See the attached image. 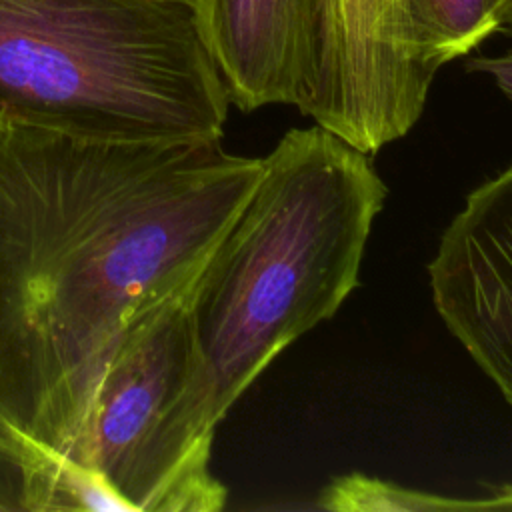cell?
I'll return each instance as SVG.
<instances>
[{
	"label": "cell",
	"instance_id": "6da1fadb",
	"mask_svg": "<svg viewBox=\"0 0 512 512\" xmlns=\"http://www.w3.org/2000/svg\"><path fill=\"white\" fill-rule=\"evenodd\" d=\"M260 172L262 158L220 140L102 142L0 122V412L80 468L116 344L200 274Z\"/></svg>",
	"mask_w": 512,
	"mask_h": 512
},
{
	"label": "cell",
	"instance_id": "7a4b0ae2",
	"mask_svg": "<svg viewBox=\"0 0 512 512\" xmlns=\"http://www.w3.org/2000/svg\"><path fill=\"white\" fill-rule=\"evenodd\" d=\"M386 184L368 154L314 124L288 130L192 288L202 418L242 392L360 284Z\"/></svg>",
	"mask_w": 512,
	"mask_h": 512
},
{
	"label": "cell",
	"instance_id": "3957f363",
	"mask_svg": "<svg viewBox=\"0 0 512 512\" xmlns=\"http://www.w3.org/2000/svg\"><path fill=\"white\" fill-rule=\"evenodd\" d=\"M194 0H0V122L86 140H222Z\"/></svg>",
	"mask_w": 512,
	"mask_h": 512
},
{
	"label": "cell",
	"instance_id": "277c9868",
	"mask_svg": "<svg viewBox=\"0 0 512 512\" xmlns=\"http://www.w3.org/2000/svg\"><path fill=\"white\" fill-rule=\"evenodd\" d=\"M194 280L124 332L90 402L78 464L122 510L216 512L226 504L210 470L214 430L198 400Z\"/></svg>",
	"mask_w": 512,
	"mask_h": 512
},
{
	"label": "cell",
	"instance_id": "5b68a950",
	"mask_svg": "<svg viewBox=\"0 0 512 512\" xmlns=\"http://www.w3.org/2000/svg\"><path fill=\"white\" fill-rule=\"evenodd\" d=\"M434 76L406 0H322L318 76L302 114L374 154L418 122Z\"/></svg>",
	"mask_w": 512,
	"mask_h": 512
},
{
	"label": "cell",
	"instance_id": "8992f818",
	"mask_svg": "<svg viewBox=\"0 0 512 512\" xmlns=\"http://www.w3.org/2000/svg\"><path fill=\"white\" fill-rule=\"evenodd\" d=\"M428 274L436 312L512 406V166L466 196Z\"/></svg>",
	"mask_w": 512,
	"mask_h": 512
},
{
	"label": "cell",
	"instance_id": "52a82bcc",
	"mask_svg": "<svg viewBox=\"0 0 512 512\" xmlns=\"http://www.w3.org/2000/svg\"><path fill=\"white\" fill-rule=\"evenodd\" d=\"M202 38L242 112L308 106L320 58L322 0H194Z\"/></svg>",
	"mask_w": 512,
	"mask_h": 512
},
{
	"label": "cell",
	"instance_id": "ba28073f",
	"mask_svg": "<svg viewBox=\"0 0 512 512\" xmlns=\"http://www.w3.org/2000/svg\"><path fill=\"white\" fill-rule=\"evenodd\" d=\"M506 8L508 0H406L414 42L432 74L504 30Z\"/></svg>",
	"mask_w": 512,
	"mask_h": 512
},
{
	"label": "cell",
	"instance_id": "9c48e42d",
	"mask_svg": "<svg viewBox=\"0 0 512 512\" xmlns=\"http://www.w3.org/2000/svg\"><path fill=\"white\" fill-rule=\"evenodd\" d=\"M318 508L332 512H440L494 510V504L490 498H450L404 488L366 474H346L326 484Z\"/></svg>",
	"mask_w": 512,
	"mask_h": 512
},
{
	"label": "cell",
	"instance_id": "30bf717a",
	"mask_svg": "<svg viewBox=\"0 0 512 512\" xmlns=\"http://www.w3.org/2000/svg\"><path fill=\"white\" fill-rule=\"evenodd\" d=\"M466 70L490 74L504 96L512 100V48L500 56H472L466 60Z\"/></svg>",
	"mask_w": 512,
	"mask_h": 512
},
{
	"label": "cell",
	"instance_id": "8fae6325",
	"mask_svg": "<svg viewBox=\"0 0 512 512\" xmlns=\"http://www.w3.org/2000/svg\"><path fill=\"white\" fill-rule=\"evenodd\" d=\"M494 510H512V484H502L494 488L490 496Z\"/></svg>",
	"mask_w": 512,
	"mask_h": 512
},
{
	"label": "cell",
	"instance_id": "7c38bea8",
	"mask_svg": "<svg viewBox=\"0 0 512 512\" xmlns=\"http://www.w3.org/2000/svg\"><path fill=\"white\" fill-rule=\"evenodd\" d=\"M512 32V0H508V8H506V28Z\"/></svg>",
	"mask_w": 512,
	"mask_h": 512
}]
</instances>
